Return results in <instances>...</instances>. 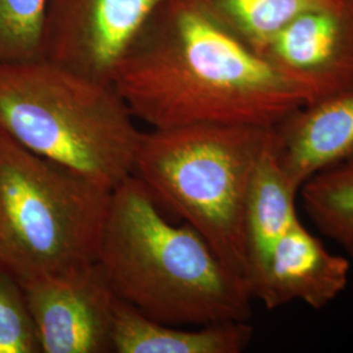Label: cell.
Wrapping results in <instances>:
<instances>
[{"label":"cell","mask_w":353,"mask_h":353,"mask_svg":"<svg viewBox=\"0 0 353 353\" xmlns=\"http://www.w3.org/2000/svg\"><path fill=\"white\" fill-rule=\"evenodd\" d=\"M110 83L135 119L274 128L306 103L263 55L196 0H164L114 68Z\"/></svg>","instance_id":"obj_1"},{"label":"cell","mask_w":353,"mask_h":353,"mask_svg":"<svg viewBox=\"0 0 353 353\" xmlns=\"http://www.w3.org/2000/svg\"><path fill=\"white\" fill-rule=\"evenodd\" d=\"M96 263L115 296L152 321L199 327L252 316L246 281L196 230L166 220L135 176L112 191Z\"/></svg>","instance_id":"obj_2"},{"label":"cell","mask_w":353,"mask_h":353,"mask_svg":"<svg viewBox=\"0 0 353 353\" xmlns=\"http://www.w3.org/2000/svg\"><path fill=\"white\" fill-rule=\"evenodd\" d=\"M0 128L108 190L132 176L143 134L112 83L43 58L0 65Z\"/></svg>","instance_id":"obj_3"},{"label":"cell","mask_w":353,"mask_h":353,"mask_svg":"<svg viewBox=\"0 0 353 353\" xmlns=\"http://www.w3.org/2000/svg\"><path fill=\"white\" fill-rule=\"evenodd\" d=\"M272 128L190 125L143 132L132 176L245 280V207ZM246 281V280H245Z\"/></svg>","instance_id":"obj_4"},{"label":"cell","mask_w":353,"mask_h":353,"mask_svg":"<svg viewBox=\"0 0 353 353\" xmlns=\"http://www.w3.org/2000/svg\"><path fill=\"white\" fill-rule=\"evenodd\" d=\"M112 191L0 128V267L26 285L94 265Z\"/></svg>","instance_id":"obj_5"},{"label":"cell","mask_w":353,"mask_h":353,"mask_svg":"<svg viewBox=\"0 0 353 353\" xmlns=\"http://www.w3.org/2000/svg\"><path fill=\"white\" fill-rule=\"evenodd\" d=\"M262 55L306 103L353 90V0H325L300 13Z\"/></svg>","instance_id":"obj_6"},{"label":"cell","mask_w":353,"mask_h":353,"mask_svg":"<svg viewBox=\"0 0 353 353\" xmlns=\"http://www.w3.org/2000/svg\"><path fill=\"white\" fill-rule=\"evenodd\" d=\"M164 0H49L43 59L109 81Z\"/></svg>","instance_id":"obj_7"},{"label":"cell","mask_w":353,"mask_h":353,"mask_svg":"<svg viewBox=\"0 0 353 353\" xmlns=\"http://www.w3.org/2000/svg\"><path fill=\"white\" fill-rule=\"evenodd\" d=\"M42 353L113 352L115 296L97 263L24 285Z\"/></svg>","instance_id":"obj_8"},{"label":"cell","mask_w":353,"mask_h":353,"mask_svg":"<svg viewBox=\"0 0 353 353\" xmlns=\"http://www.w3.org/2000/svg\"><path fill=\"white\" fill-rule=\"evenodd\" d=\"M351 267L345 255L330 252L299 219L275 245L252 300L268 310L292 303L321 310L347 290Z\"/></svg>","instance_id":"obj_9"},{"label":"cell","mask_w":353,"mask_h":353,"mask_svg":"<svg viewBox=\"0 0 353 353\" xmlns=\"http://www.w3.org/2000/svg\"><path fill=\"white\" fill-rule=\"evenodd\" d=\"M274 148L299 190L321 172L353 164V90L292 112L274 127Z\"/></svg>","instance_id":"obj_10"},{"label":"cell","mask_w":353,"mask_h":353,"mask_svg":"<svg viewBox=\"0 0 353 353\" xmlns=\"http://www.w3.org/2000/svg\"><path fill=\"white\" fill-rule=\"evenodd\" d=\"M299 192L279 163L272 128L271 139L255 168L245 207V280L250 294L275 245L300 219L296 204Z\"/></svg>","instance_id":"obj_11"},{"label":"cell","mask_w":353,"mask_h":353,"mask_svg":"<svg viewBox=\"0 0 353 353\" xmlns=\"http://www.w3.org/2000/svg\"><path fill=\"white\" fill-rule=\"evenodd\" d=\"M252 336L249 321L185 328L152 321L119 299L115 305L113 352L240 353L250 345Z\"/></svg>","instance_id":"obj_12"},{"label":"cell","mask_w":353,"mask_h":353,"mask_svg":"<svg viewBox=\"0 0 353 353\" xmlns=\"http://www.w3.org/2000/svg\"><path fill=\"white\" fill-rule=\"evenodd\" d=\"M299 194L312 223L341 246L353 265V164L318 173Z\"/></svg>","instance_id":"obj_13"},{"label":"cell","mask_w":353,"mask_h":353,"mask_svg":"<svg viewBox=\"0 0 353 353\" xmlns=\"http://www.w3.org/2000/svg\"><path fill=\"white\" fill-rule=\"evenodd\" d=\"M221 24L262 55L296 16L325 0H196Z\"/></svg>","instance_id":"obj_14"},{"label":"cell","mask_w":353,"mask_h":353,"mask_svg":"<svg viewBox=\"0 0 353 353\" xmlns=\"http://www.w3.org/2000/svg\"><path fill=\"white\" fill-rule=\"evenodd\" d=\"M49 0H0V65L43 58Z\"/></svg>","instance_id":"obj_15"},{"label":"cell","mask_w":353,"mask_h":353,"mask_svg":"<svg viewBox=\"0 0 353 353\" xmlns=\"http://www.w3.org/2000/svg\"><path fill=\"white\" fill-rule=\"evenodd\" d=\"M0 353H42L24 285L1 267Z\"/></svg>","instance_id":"obj_16"}]
</instances>
